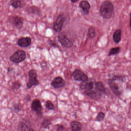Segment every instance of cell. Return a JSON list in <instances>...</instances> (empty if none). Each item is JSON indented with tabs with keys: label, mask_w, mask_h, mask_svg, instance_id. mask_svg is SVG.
<instances>
[{
	"label": "cell",
	"mask_w": 131,
	"mask_h": 131,
	"mask_svg": "<svg viewBox=\"0 0 131 131\" xmlns=\"http://www.w3.org/2000/svg\"><path fill=\"white\" fill-rule=\"evenodd\" d=\"M57 131H63L64 130V127L62 125H57Z\"/></svg>",
	"instance_id": "cell-29"
},
{
	"label": "cell",
	"mask_w": 131,
	"mask_h": 131,
	"mask_svg": "<svg viewBox=\"0 0 131 131\" xmlns=\"http://www.w3.org/2000/svg\"><path fill=\"white\" fill-rule=\"evenodd\" d=\"M14 24L17 29H21L23 25V20L22 17L16 16L14 18Z\"/></svg>",
	"instance_id": "cell-17"
},
{
	"label": "cell",
	"mask_w": 131,
	"mask_h": 131,
	"mask_svg": "<svg viewBox=\"0 0 131 131\" xmlns=\"http://www.w3.org/2000/svg\"><path fill=\"white\" fill-rule=\"evenodd\" d=\"M49 42L50 46H51L53 47H56H56H57V48L59 47V46H58V45L56 44V43L52 41V40H50V41H49Z\"/></svg>",
	"instance_id": "cell-30"
},
{
	"label": "cell",
	"mask_w": 131,
	"mask_h": 131,
	"mask_svg": "<svg viewBox=\"0 0 131 131\" xmlns=\"http://www.w3.org/2000/svg\"><path fill=\"white\" fill-rule=\"evenodd\" d=\"M66 84V81L60 76L56 77L51 83V85L56 89L64 87Z\"/></svg>",
	"instance_id": "cell-10"
},
{
	"label": "cell",
	"mask_w": 131,
	"mask_h": 131,
	"mask_svg": "<svg viewBox=\"0 0 131 131\" xmlns=\"http://www.w3.org/2000/svg\"><path fill=\"white\" fill-rule=\"evenodd\" d=\"M32 42V40L29 37H22L19 39L17 44L22 47H27L29 46Z\"/></svg>",
	"instance_id": "cell-14"
},
{
	"label": "cell",
	"mask_w": 131,
	"mask_h": 131,
	"mask_svg": "<svg viewBox=\"0 0 131 131\" xmlns=\"http://www.w3.org/2000/svg\"><path fill=\"white\" fill-rule=\"evenodd\" d=\"M13 108L15 112H18L21 110L20 105L18 103H14L13 105Z\"/></svg>",
	"instance_id": "cell-28"
},
{
	"label": "cell",
	"mask_w": 131,
	"mask_h": 131,
	"mask_svg": "<svg viewBox=\"0 0 131 131\" xmlns=\"http://www.w3.org/2000/svg\"><path fill=\"white\" fill-rule=\"evenodd\" d=\"M105 117V114L103 112H100L98 113L97 116H96V120L98 122H101L104 120Z\"/></svg>",
	"instance_id": "cell-24"
},
{
	"label": "cell",
	"mask_w": 131,
	"mask_h": 131,
	"mask_svg": "<svg viewBox=\"0 0 131 131\" xmlns=\"http://www.w3.org/2000/svg\"><path fill=\"white\" fill-rule=\"evenodd\" d=\"M79 6L80 9L82 10L85 15H87L89 14L90 9L91 8V6L88 1L86 0L82 1L80 3Z\"/></svg>",
	"instance_id": "cell-13"
},
{
	"label": "cell",
	"mask_w": 131,
	"mask_h": 131,
	"mask_svg": "<svg viewBox=\"0 0 131 131\" xmlns=\"http://www.w3.org/2000/svg\"><path fill=\"white\" fill-rule=\"evenodd\" d=\"M111 79L114 81H120L122 82H125L126 80V76L122 75H115L113 76Z\"/></svg>",
	"instance_id": "cell-20"
},
{
	"label": "cell",
	"mask_w": 131,
	"mask_h": 131,
	"mask_svg": "<svg viewBox=\"0 0 131 131\" xmlns=\"http://www.w3.org/2000/svg\"><path fill=\"white\" fill-rule=\"evenodd\" d=\"M84 94L92 99L98 100L102 97V94L100 92L95 88V90H85L84 92Z\"/></svg>",
	"instance_id": "cell-7"
},
{
	"label": "cell",
	"mask_w": 131,
	"mask_h": 131,
	"mask_svg": "<svg viewBox=\"0 0 131 131\" xmlns=\"http://www.w3.org/2000/svg\"><path fill=\"white\" fill-rule=\"evenodd\" d=\"M108 84L110 88L116 95L118 96L121 95L122 93L119 89L118 85L116 82L115 81L112 80L110 78L108 80Z\"/></svg>",
	"instance_id": "cell-9"
},
{
	"label": "cell",
	"mask_w": 131,
	"mask_h": 131,
	"mask_svg": "<svg viewBox=\"0 0 131 131\" xmlns=\"http://www.w3.org/2000/svg\"><path fill=\"white\" fill-rule=\"evenodd\" d=\"M29 80L27 84V86L28 89H30L34 86L37 85L39 83V80L37 79V73L35 69L30 70L28 73Z\"/></svg>",
	"instance_id": "cell-3"
},
{
	"label": "cell",
	"mask_w": 131,
	"mask_h": 131,
	"mask_svg": "<svg viewBox=\"0 0 131 131\" xmlns=\"http://www.w3.org/2000/svg\"><path fill=\"white\" fill-rule=\"evenodd\" d=\"M70 126L72 130L73 131H81L82 127V124L80 122L75 120L72 121L70 123Z\"/></svg>",
	"instance_id": "cell-16"
},
{
	"label": "cell",
	"mask_w": 131,
	"mask_h": 131,
	"mask_svg": "<svg viewBox=\"0 0 131 131\" xmlns=\"http://www.w3.org/2000/svg\"><path fill=\"white\" fill-rule=\"evenodd\" d=\"M95 88L102 94L107 95L109 93L108 89L105 87L103 82L102 81H98L95 83Z\"/></svg>",
	"instance_id": "cell-12"
},
{
	"label": "cell",
	"mask_w": 131,
	"mask_h": 131,
	"mask_svg": "<svg viewBox=\"0 0 131 131\" xmlns=\"http://www.w3.org/2000/svg\"><path fill=\"white\" fill-rule=\"evenodd\" d=\"M17 130L19 131H33L34 129L30 128L25 123L20 122L18 125Z\"/></svg>",
	"instance_id": "cell-18"
},
{
	"label": "cell",
	"mask_w": 131,
	"mask_h": 131,
	"mask_svg": "<svg viewBox=\"0 0 131 131\" xmlns=\"http://www.w3.org/2000/svg\"><path fill=\"white\" fill-rule=\"evenodd\" d=\"M88 37L90 39H93L95 37L96 35L95 29L93 27H90L88 30Z\"/></svg>",
	"instance_id": "cell-21"
},
{
	"label": "cell",
	"mask_w": 131,
	"mask_h": 131,
	"mask_svg": "<svg viewBox=\"0 0 131 131\" xmlns=\"http://www.w3.org/2000/svg\"><path fill=\"white\" fill-rule=\"evenodd\" d=\"M72 76L75 80L79 82H85L89 80L87 75L79 69L74 70L72 73Z\"/></svg>",
	"instance_id": "cell-5"
},
{
	"label": "cell",
	"mask_w": 131,
	"mask_h": 131,
	"mask_svg": "<svg viewBox=\"0 0 131 131\" xmlns=\"http://www.w3.org/2000/svg\"><path fill=\"white\" fill-rule=\"evenodd\" d=\"M120 50H121V48L119 47H113L111 48L109 52V56L117 55L120 52Z\"/></svg>",
	"instance_id": "cell-19"
},
{
	"label": "cell",
	"mask_w": 131,
	"mask_h": 131,
	"mask_svg": "<svg viewBox=\"0 0 131 131\" xmlns=\"http://www.w3.org/2000/svg\"><path fill=\"white\" fill-rule=\"evenodd\" d=\"M31 99V97H30V96L29 95H27V96L26 97V100L27 101V102H29V101H30Z\"/></svg>",
	"instance_id": "cell-31"
},
{
	"label": "cell",
	"mask_w": 131,
	"mask_h": 131,
	"mask_svg": "<svg viewBox=\"0 0 131 131\" xmlns=\"http://www.w3.org/2000/svg\"><path fill=\"white\" fill-rule=\"evenodd\" d=\"M114 7L111 1L106 0L103 2L100 9V15L105 19L109 20L112 18L114 12Z\"/></svg>",
	"instance_id": "cell-1"
},
{
	"label": "cell",
	"mask_w": 131,
	"mask_h": 131,
	"mask_svg": "<svg viewBox=\"0 0 131 131\" xmlns=\"http://www.w3.org/2000/svg\"><path fill=\"white\" fill-rule=\"evenodd\" d=\"M31 108L38 115H41L42 114L43 108L40 100L38 99H35L33 100L31 105Z\"/></svg>",
	"instance_id": "cell-8"
},
{
	"label": "cell",
	"mask_w": 131,
	"mask_h": 131,
	"mask_svg": "<svg viewBox=\"0 0 131 131\" xmlns=\"http://www.w3.org/2000/svg\"><path fill=\"white\" fill-rule=\"evenodd\" d=\"M66 20V17L63 14L59 15L54 23L53 29L56 32H60Z\"/></svg>",
	"instance_id": "cell-4"
},
{
	"label": "cell",
	"mask_w": 131,
	"mask_h": 131,
	"mask_svg": "<svg viewBox=\"0 0 131 131\" xmlns=\"http://www.w3.org/2000/svg\"><path fill=\"white\" fill-rule=\"evenodd\" d=\"M52 124L51 122L49 119H45L43 121L42 123V126L43 128L47 129L49 128L50 126Z\"/></svg>",
	"instance_id": "cell-25"
},
{
	"label": "cell",
	"mask_w": 131,
	"mask_h": 131,
	"mask_svg": "<svg viewBox=\"0 0 131 131\" xmlns=\"http://www.w3.org/2000/svg\"><path fill=\"white\" fill-rule=\"evenodd\" d=\"M13 68H12V67H9V68H8V72H11V71H12V70H13Z\"/></svg>",
	"instance_id": "cell-33"
},
{
	"label": "cell",
	"mask_w": 131,
	"mask_h": 131,
	"mask_svg": "<svg viewBox=\"0 0 131 131\" xmlns=\"http://www.w3.org/2000/svg\"><path fill=\"white\" fill-rule=\"evenodd\" d=\"M95 82H94L90 79H89L87 81L81 82L80 86L83 90H91L93 89L95 87Z\"/></svg>",
	"instance_id": "cell-11"
},
{
	"label": "cell",
	"mask_w": 131,
	"mask_h": 131,
	"mask_svg": "<svg viewBox=\"0 0 131 131\" xmlns=\"http://www.w3.org/2000/svg\"><path fill=\"white\" fill-rule=\"evenodd\" d=\"M21 86V83L18 81H15L12 84V89L14 91L18 90Z\"/></svg>",
	"instance_id": "cell-27"
},
{
	"label": "cell",
	"mask_w": 131,
	"mask_h": 131,
	"mask_svg": "<svg viewBox=\"0 0 131 131\" xmlns=\"http://www.w3.org/2000/svg\"><path fill=\"white\" fill-rule=\"evenodd\" d=\"M11 5L14 8L17 9L21 7L22 2L20 0H13L11 2Z\"/></svg>",
	"instance_id": "cell-23"
},
{
	"label": "cell",
	"mask_w": 131,
	"mask_h": 131,
	"mask_svg": "<svg viewBox=\"0 0 131 131\" xmlns=\"http://www.w3.org/2000/svg\"><path fill=\"white\" fill-rule=\"evenodd\" d=\"M29 10L31 13L36 15H40L41 13L40 9L38 7L34 6L30 7Z\"/></svg>",
	"instance_id": "cell-22"
},
{
	"label": "cell",
	"mask_w": 131,
	"mask_h": 131,
	"mask_svg": "<svg viewBox=\"0 0 131 131\" xmlns=\"http://www.w3.org/2000/svg\"><path fill=\"white\" fill-rule=\"evenodd\" d=\"M58 39L61 45L66 48H70L73 45V42L65 34H60L58 36Z\"/></svg>",
	"instance_id": "cell-6"
},
{
	"label": "cell",
	"mask_w": 131,
	"mask_h": 131,
	"mask_svg": "<svg viewBox=\"0 0 131 131\" xmlns=\"http://www.w3.org/2000/svg\"><path fill=\"white\" fill-rule=\"evenodd\" d=\"M45 106L46 108L49 110H53L55 108V106L53 103L51 101L49 100L46 102Z\"/></svg>",
	"instance_id": "cell-26"
},
{
	"label": "cell",
	"mask_w": 131,
	"mask_h": 131,
	"mask_svg": "<svg viewBox=\"0 0 131 131\" xmlns=\"http://www.w3.org/2000/svg\"><path fill=\"white\" fill-rule=\"evenodd\" d=\"M122 30L120 29H118L114 32L113 36V40L116 44L119 43L121 40Z\"/></svg>",
	"instance_id": "cell-15"
},
{
	"label": "cell",
	"mask_w": 131,
	"mask_h": 131,
	"mask_svg": "<svg viewBox=\"0 0 131 131\" xmlns=\"http://www.w3.org/2000/svg\"><path fill=\"white\" fill-rule=\"evenodd\" d=\"M129 26L131 29V13L129 14Z\"/></svg>",
	"instance_id": "cell-32"
},
{
	"label": "cell",
	"mask_w": 131,
	"mask_h": 131,
	"mask_svg": "<svg viewBox=\"0 0 131 131\" xmlns=\"http://www.w3.org/2000/svg\"><path fill=\"white\" fill-rule=\"evenodd\" d=\"M26 57L25 52L22 50H19L10 57V60L14 63H19L24 61Z\"/></svg>",
	"instance_id": "cell-2"
},
{
	"label": "cell",
	"mask_w": 131,
	"mask_h": 131,
	"mask_svg": "<svg viewBox=\"0 0 131 131\" xmlns=\"http://www.w3.org/2000/svg\"><path fill=\"white\" fill-rule=\"evenodd\" d=\"M72 3H76L78 1V0H70Z\"/></svg>",
	"instance_id": "cell-34"
}]
</instances>
